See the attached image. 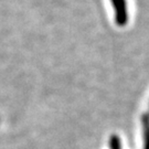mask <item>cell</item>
<instances>
[{
  "mask_svg": "<svg viewBox=\"0 0 149 149\" xmlns=\"http://www.w3.org/2000/svg\"><path fill=\"white\" fill-rule=\"evenodd\" d=\"M114 9H115V18L116 23L118 26H125L127 23L128 15H127V7L125 0H112Z\"/></svg>",
  "mask_w": 149,
  "mask_h": 149,
  "instance_id": "1",
  "label": "cell"
},
{
  "mask_svg": "<svg viewBox=\"0 0 149 149\" xmlns=\"http://www.w3.org/2000/svg\"><path fill=\"white\" fill-rule=\"evenodd\" d=\"M144 134H145V149H149V122L144 119Z\"/></svg>",
  "mask_w": 149,
  "mask_h": 149,
  "instance_id": "2",
  "label": "cell"
}]
</instances>
